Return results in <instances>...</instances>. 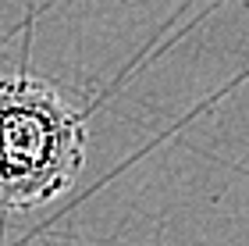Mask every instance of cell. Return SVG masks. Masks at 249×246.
Here are the masks:
<instances>
[{
    "label": "cell",
    "mask_w": 249,
    "mask_h": 246,
    "mask_svg": "<svg viewBox=\"0 0 249 246\" xmlns=\"http://www.w3.org/2000/svg\"><path fill=\"white\" fill-rule=\"evenodd\" d=\"M86 121L36 75L0 79V210H32L75 186L86 164Z\"/></svg>",
    "instance_id": "6da1fadb"
}]
</instances>
